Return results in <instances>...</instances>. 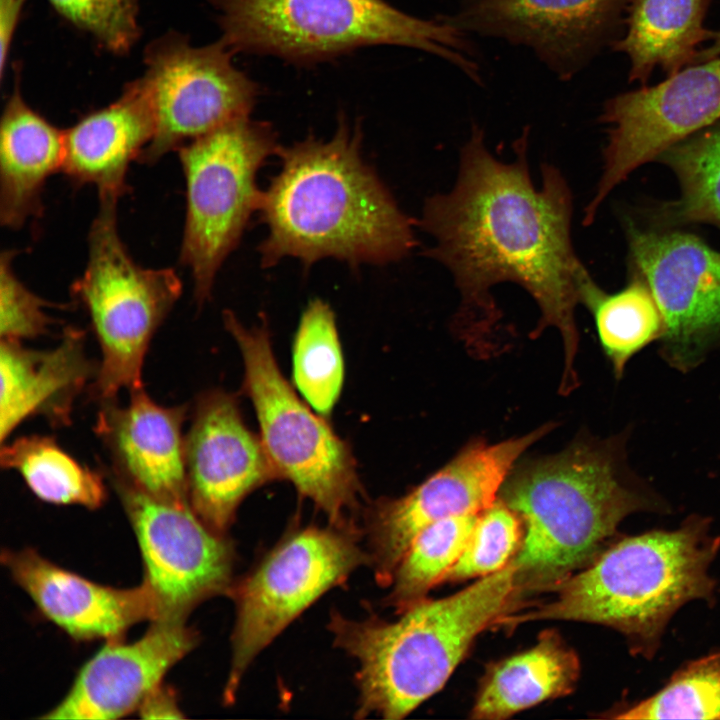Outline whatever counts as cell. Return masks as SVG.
I'll return each instance as SVG.
<instances>
[{
    "instance_id": "1f68e13d",
    "label": "cell",
    "mask_w": 720,
    "mask_h": 720,
    "mask_svg": "<svg viewBox=\"0 0 720 720\" xmlns=\"http://www.w3.org/2000/svg\"><path fill=\"white\" fill-rule=\"evenodd\" d=\"M524 529L501 499L479 513L467 544L445 581L484 577L507 566L517 554Z\"/></svg>"
},
{
    "instance_id": "277c9868",
    "label": "cell",
    "mask_w": 720,
    "mask_h": 720,
    "mask_svg": "<svg viewBox=\"0 0 720 720\" xmlns=\"http://www.w3.org/2000/svg\"><path fill=\"white\" fill-rule=\"evenodd\" d=\"M519 599L511 561L453 595L415 603L392 622L333 612L334 644L358 664L356 717L407 716L444 686L474 639Z\"/></svg>"
},
{
    "instance_id": "8d00e7d4",
    "label": "cell",
    "mask_w": 720,
    "mask_h": 720,
    "mask_svg": "<svg viewBox=\"0 0 720 720\" xmlns=\"http://www.w3.org/2000/svg\"><path fill=\"white\" fill-rule=\"evenodd\" d=\"M708 40L711 41V44L708 45L706 48L698 51L694 63H699L716 57H720V30L710 31Z\"/></svg>"
},
{
    "instance_id": "8fae6325",
    "label": "cell",
    "mask_w": 720,
    "mask_h": 720,
    "mask_svg": "<svg viewBox=\"0 0 720 720\" xmlns=\"http://www.w3.org/2000/svg\"><path fill=\"white\" fill-rule=\"evenodd\" d=\"M552 429L553 424H546L495 444L473 441L407 494L368 504L361 530L377 583L390 586L423 529L454 515L479 514L492 505L520 456Z\"/></svg>"
},
{
    "instance_id": "7402d4cb",
    "label": "cell",
    "mask_w": 720,
    "mask_h": 720,
    "mask_svg": "<svg viewBox=\"0 0 720 720\" xmlns=\"http://www.w3.org/2000/svg\"><path fill=\"white\" fill-rule=\"evenodd\" d=\"M155 131L152 106L142 79L112 104L64 131L62 172L76 185H93L99 198H120L132 161L140 158Z\"/></svg>"
},
{
    "instance_id": "e0dca14e",
    "label": "cell",
    "mask_w": 720,
    "mask_h": 720,
    "mask_svg": "<svg viewBox=\"0 0 720 720\" xmlns=\"http://www.w3.org/2000/svg\"><path fill=\"white\" fill-rule=\"evenodd\" d=\"M631 0H467L443 20L463 32L532 48L559 77L577 72L611 37Z\"/></svg>"
},
{
    "instance_id": "9c48e42d",
    "label": "cell",
    "mask_w": 720,
    "mask_h": 720,
    "mask_svg": "<svg viewBox=\"0 0 720 720\" xmlns=\"http://www.w3.org/2000/svg\"><path fill=\"white\" fill-rule=\"evenodd\" d=\"M279 147L270 125L245 116L177 150L186 187L180 260L199 304L210 297L220 267L259 210L257 174Z\"/></svg>"
},
{
    "instance_id": "d4e9b609",
    "label": "cell",
    "mask_w": 720,
    "mask_h": 720,
    "mask_svg": "<svg viewBox=\"0 0 720 720\" xmlns=\"http://www.w3.org/2000/svg\"><path fill=\"white\" fill-rule=\"evenodd\" d=\"M708 0H631L627 31L614 41L630 61L629 81L645 84L655 67L671 76L694 63L709 39L704 27Z\"/></svg>"
},
{
    "instance_id": "30bf717a",
    "label": "cell",
    "mask_w": 720,
    "mask_h": 720,
    "mask_svg": "<svg viewBox=\"0 0 720 720\" xmlns=\"http://www.w3.org/2000/svg\"><path fill=\"white\" fill-rule=\"evenodd\" d=\"M359 526H307L284 536L230 595L236 618L224 701L232 703L255 657L324 593L343 584L369 555Z\"/></svg>"
},
{
    "instance_id": "484cf974",
    "label": "cell",
    "mask_w": 720,
    "mask_h": 720,
    "mask_svg": "<svg viewBox=\"0 0 720 720\" xmlns=\"http://www.w3.org/2000/svg\"><path fill=\"white\" fill-rule=\"evenodd\" d=\"M579 304L591 313L600 345L616 378L644 347L661 340L665 322L651 289L643 278L610 294L602 290L583 266L577 275Z\"/></svg>"
},
{
    "instance_id": "4316f807",
    "label": "cell",
    "mask_w": 720,
    "mask_h": 720,
    "mask_svg": "<svg viewBox=\"0 0 720 720\" xmlns=\"http://www.w3.org/2000/svg\"><path fill=\"white\" fill-rule=\"evenodd\" d=\"M0 462L18 472L33 494L47 503L96 509L106 499L101 475L78 463L50 437L23 436L2 444Z\"/></svg>"
},
{
    "instance_id": "d6986e66",
    "label": "cell",
    "mask_w": 720,
    "mask_h": 720,
    "mask_svg": "<svg viewBox=\"0 0 720 720\" xmlns=\"http://www.w3.org/2000/svg\"><path fill=\"white\" fill-rule=\"evenodd\" d=\"M2 563L38 610L75 640L120 639L133 625L157 619L147 585L115 588L86 579L32 549L7 550Z\"/></svg>"
},
{
    "instance_id": "f1b7e54d",
    "label": "cell",
    "mask_w": 720,
    "mask_h": 720,
    "mask_svg": "<svg viewBox=\"0 0 720 720\" xmlns=\"http://www.w3.org/2000/svg\"><path fill=\"white\" fill-rule=\"evenodd\" d=\"M479 514L454 515L423 529L399 563L386 600L398 612L425 599L445 581L462 554Z\"/></svg>"
},
{
    "instance_id": "cb8c5ba5",
    "label": "cell",
    "mask_w": 720,
    "mask_h": 720,
    "mask_svg": "<svg viewBox=\"0 0 720 720\" xmlns=\"http://www.w3.org/2000/svg\"><path fill=\"white\" fill-rule=\"evenodd\" d=\"M580 674L575 651L553 630L543 631L531 648L487 671L472 718L501 720L573 691Z\"/></svg>"
},
{
    "instance_id": "ac0fdd59",
    "label": "cell",
    "mask_w": 720,
    "mask_h": 720,
    "mask_svg": "<svg viewBox=\"0 0 720 720\" xmlns=\"http://www.w3.org/2000/svg\"><path fill=\"white\" fill-rule=\"evenodd\" d=\"M198 643L185 620H156L139 639L106 641L43 719H117L137 710Z\"/></svg>"
},
{
    "instance_id": "5b68a950",
    "label": "cell",
    "mask_w": 720,
    "mask_h": 720,
    "mask_svg": "<svg viewBox=\"0 0 720 720\" xmlns=\"http://www.w3.org/2000/svg\"><path fill=\"white\" fill-rule=\"evenodd\" d=\"M720 548L710 520L692 516L675 530L625 537L555 591L536 610L506 615L509 626L532 620H572L611 627L628 640L634 654L654 655L664 629L684 604L712 600L709 567Z\"/></svg>"
},
{
    "instance_id": "52a82bcc",
    "label": "cell",
    "mask_w": 720,
    "mask_h": 720,
    "mask_svg": "<svg viewBox=\"0 0 720 720\" xmlns=\"http://www.w3.org/2000/svg\"><path fill=\"white\" fill-rule=\"evenodd\" d=\"M244 364L243 388L260 427V439L278 478L293 484L336 526H359L364 490L351 449L285 380L276 362L266 322L246 327L223 313Z\"/></svg>"
},
{
    "instance_id": "d590c367",
    "label": "cell",
    "mask_w": 720,
    "mask_h": 720,
    "mask_svg": "<svg viewBox=\"0 0 720 720\" xmlns=\"http://www.w3.org/2000/svg\"><path fill=\"white\" fill-rule=\"evenodd\" d=\"M25 0H0V65L3 74Z\"/></svg>"
},
{
    "instance_id": "ffe728a7",
    "label": "cell",
    "mask_w": 720,
    "mask_h": 720,
    "mask_svg": "<svg viewBox=\"0 0 720 720\" xmlns=\"http://www.w3.org/2000/svg\"><path fill=\"white\" fill-rule=\"evenodd\" d=\"M96 431L110 450L114 473L155 498L189 503L184 406L165 407L143 388L131 391L126 406L103 402Z\"/></svg>"
},
{
    "instance_id": "603a6c76",
    "label": "cell",
    "mask_w": 720,
    "mask_h": 720,
    "mask_svg": "<svg viewBox=\"0 0 720 720\" xmlns=\"http://www.w3.org/2000/svg\"><path fill=\"white\" fill-rule=\"evenodd\" d=\"M0 128V223L15 230L40 214L44 186L62 170L64 131L28 106L18 89Z\"/></svg>"
},
{
    "instance_id": "d6a6232c",
    "label": "cell",
    "mask_w": 720,
    "mask_h": 720,
    "mask_svg": "<svg viewBox=\"0 0 720 720\" xmlns=\"http://www.w3.org/2000/svg\"><path fill=\"white\" fill-rule=\"evenodd\" d=\"M63 17L115 53L128 51L138 36L134 0H48Z\"/></svg>"
},
{
    "instance_id": "f546056e",
    "label": "cell",
    "mask_w": 720,
    "mask_h": 720,
    "mask_svg": "<svg viewBox=\"0 0 720 720\" xmlns=\"http://www.w3.org/2000/svg\"><path fill=\"white\" fill-rule=\"evenodd\" d=\"M660 158L680 183L673 215L720 228V121L673 145Z\"/></svg>"
},
{
    "instance_id": "836d02e7",
    "label": "cell",
    "mask_w": 720,
    "mask_h": 720,
    "mask_svg": "<svg viewBox=\"0 0 720 720\" xmlns=\"http://www.w3.org/2000/svg\"><path fill=\"white\" fill-rule=\"evenodd\" d=\"M15 251H3L0 258V337L21 342L48 331L54 322L45 311L50 304L34 294L18 278L12 266Z\"/></svg>"
},
{
    "instance_id": "83f0119b",
    "label": "cell",
    "mask_w": 720,
    "mask_h": 720,
    "mask_svg": "<svg viewBox=\"0 0 720 720\" xmlns=\"http://www.w3.org/2000/svg\"><path fill=\"white\" fill-rule=\"evenodd\" d=\"M293 379L317 414H330L341 393L344 362L334 312L322 299H313L301 315L293 345Z\"/></svg>"
},
{
    "instance_id": "2e32d148",
    "label": "cell",
    "mask_w": 720,
    "mask_h": 720,
    "mask_svg": "<svg viewBox=\"0 0 720 720\" xmlns=\"http://www.w3.org/2000/svg\"><path fill=\"white\" fill-rule=\"evenodd\" d=\"M188 501L224 533L243 499L277 477L261 439L246 426L235 397L215 390L197 401L185 436Z\"/></svg>"
},
{
    "instance_id": "3957f363",
    "label": "cell",
    "mask_w": 720,
    "mask_h": 720,
    "mask_svg": "<svg viewBox=\"0 0 720 720\" xmlns=\"http://www.w3.org/2000/svg\"><path fill=\"white\" fill-rule=\"evenodd\" d=\"M624 434L586 435L515 465L499 495L524 534L512 559L520 596L556 590L608 547L628 515L659 504L628 468Z\"/></svg>"
},
{
    "instance_id": "e575fe53",
    "label": "cell",
    "mask_w": 720,
    "mask_h": 720,
    "mask_svg": "<svg viewBox=\"0 0 720 720\" xmlns=\"http://www.w3.org/2000/svg\"><path fill=\"white\" fill-rule=\"evenodd\" d=\"M144 719H178L184 715L172 689L160 684L151 691L137 709Z\"/></svg>"
},
{
    "instance_id": "44dd1931",
    "label": "cell",
    "mask_w": 720,
    "mask_h": 720,
    "mask_svg": "<svg viewBox=\"0 0 720 720\" xmlns=\"http://www.w3.org/2000/svg\"><path fill=\"white\" fill-rule=\"evenodd\" d=\"M93 372L84 352V335L78 329H65L60 343L48 350L1 340V444L31 416L68 423L73 402Z\"/></svg>"
},
{
    "instance_id": "6da1fadb",
    "label": "cell",
    "mask_w": 720,
    "mask_h": 720,
    "mask_svg": "<svg viewBox=\"0 0 720 720\" xmlns=\"http://www.w3.org/2000/svg\"><path fill=\"white\" fill-rule=\"evenodd\" d=\"M529 130L513 143L515 160L498 159L483 131L473 126L460 152L449 192L426 199L417 226L433 238L425 254L450 272L461 296L457 324L471 333L488 331L499 311L491 289L510 282L536 302L540 318L532 336L560 332L565 365L560 391L577 385L574 361L579 334L577 275L584 266L571 238L572 194L554 165L543 163L533 182Z\"/></svg>"
},
{
    "instance_id": "5bb4252c",
    "label": "cell",
    "mask_w": 720,
    "mask_h": 720,
    "mask_svg": "<svg viewBox=\"0 0 720 720\" xmlns=\"http://www.w3.org/2000/svg\"><path fill=\"white\" fill-rule=\"evenodd\" d=\"M601 121L609 126L608 140L602 176L585 208V225L637 167L720 121V57L688 65L655 86L609 99Z\"/></svg>"
},
{
    "instance_id": "7c38bea8",
    "label": "cell",
    "mask_w": 720,
    "mask_h": 720,
    "mask_svg": "<svg viewBox=\"0 0 720 720\" xmlns=\"http://www.w3.org/2000/svg\"><path fill=\"white\" fill-rule=\"evenodd\" d=\"M110 479L138 541L156 620H185L204 600L229 594L235 554L224 533L207 525L189 503L155 498L115 473Z\"/></svg>"
},
{
    "instance_id": "4fadbf2b",
    "label": "cell",
    "mask_w": 720,
    "mask_h": 720,
    "mask_svg": "<svg viewBox=\"0 0 720 720\" xmlns=\"http://www.w3.org/2000/svg\"><path fill=\"white\" fill-rule=\"evenodd\" d=\"M232 52L222 40L194 47L178 37H167L148 49L142 81L155 131L140 162L152 164L217 127L250 115L258 88L234 66Z\"/></svg>"
},
{
    "instance_id": "9a60e30c",
    "label": "cell",
    "mask_w": 720,
    "mask_h": 720,
    "mask_svg": "<svg viewBox=\"0 0 720 720\" xmlns=\"http://www.w3.org/2000/svg\"><path fill=\"white\" fill-rule=\"evenodd\" d=\"M628 236L633 262L664 317L661 355L689 372L720 345V252L687 233L631 226Z\"/></svg>"
},
{
    "instance_id": "7a4b0ae2",
    "label": "cell",
    "mask_w": 720,
    "mask_h": 720,
    "mask_svg": "<svg viewBox=\"0 0 720 720\" xmlns=\"http://www.w3.org/2000/svg\"><path fill=\"white\" fill-rule=\"evenodd\" d=\"M362 134L340 120L328 140L308 136L280 146V170L263 191L259 212L267 235L258 251L264 268L286 257L308 267L324 258L388 264L416 246L417 221L362 156Z\"/></svg>"
},
{
    "instance_id": "4dcf8cb0",
    "label": "cell",
    "mask_w": 720,
    "mask_h": 720,
    "mask_svg": "<svg viewBox=\"0 0 720 720\" xmlns=\"http://www.w3.org/2000/svg\"><path fill=\"white\" fill-rule=\"evenodd\" d=\"M618 719H720V652L682 667L656 694Z\"/></svg>"
},
{
    "instance_id": "ba28073f",
    "label": "cell",
    "mask_w": 720,
    "mask_h": 720,
    "mask_svg": "<svg viewBox=\"0 0 720 720\" xmlns=\"http://www.w3.org/2000/svg\"><path fill=\"white\" fill-rule=\"evenodd\" d=\"M88 233V260L73 285L101 350L94 391L103 402L143 388L149 344L181 295L171 268H146L132 258L117 225L118 198H99Z\"/></svg>"
},
{
    "instance_id": "8992f818",
    "label": "cell",
    "mask_w": 720,
    "mask_h": 720,
    "mask_svg": "<svg viewBox=\"0 0 720 720\" xmlns=\"http://www.w3.org/2000/svg\"><path fill=\"white\" fill-rule=\"evenodd\" d=\"M222 41L232 51L271 54L297 63L389 44L434 54L479 81L464 32L445 20L416 18L385 0H209Z\"/></svg>"
}]
</instances>
